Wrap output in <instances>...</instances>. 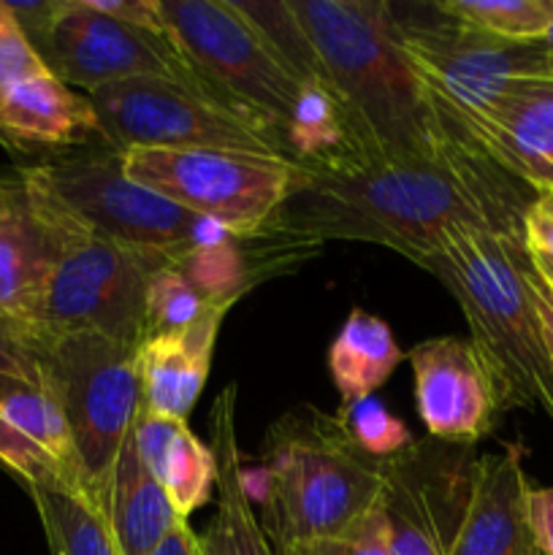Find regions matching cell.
<instances>
[{
	"mask_svg": "<svg viewBox=\"0 0 553 555\" xmlns=\"http://www.w3.org/2000/svg\"><path fill=\"white\" fill-rule=\"evenodd\" d=\"M507 171L466 144L421 160L347 173H298L271 228L304 244L366 242L426 266L461 231L524 233V201Z\"/></svg>",
	"mask_w": 553,
	"mask_h": 555,
	"instance_id": "obj_1",
	"label": "cell"
},
{
	"mask_svg": "<svg viewBox=\"0 0 553 555\" xmlns=\"http://www.w3.org/2000/svg\"><path fill=\"white\" fill-rule=\"evenodd\" d=\"M293 9L383 160H421L464 144L404 54L388 0H293Z\"/></svg>",
	"mask_w": 553,
	"mask_h": 555,
	"instance_id": "obj_2",
	"label": "cell"
},
{
	"mask_svg": "<svg viewBox=\"0 0 553 555\" xmlns=\"http://www.w3.org/2000/svg\"><path fill=\"white\" fill-rule=\"evenodd\" d=\"M385 461L363 453L336 415L301 404L269 428L255 469L239 482L271 547L331 540L380 507Z\"/></svg>",
	"mask_w": 553,
	"mask_h": 555,
	"instance_id": "obj_3",
	"label": "cell"
},
{
	"mask_svg": "<svg viewBox=\"0 0 553 555\" xmlns=\"http://www.w3.org/2000/svg\"><path fill=\"white\" fill-rule=\"evenodd\" d=\"M526 266L524 233L461 231L423 269L461 307L497 415L540 410L553 423V366Z\"/></svg>",
	"mask_w": 553,
	"mask_h": 555,
	"instance_id": "obj_4",
	"label": "cell"
},
{
	"mask_svg": "<svg viewBox=\"0 0 553 555\" xmlns=\"http://www.w3.org/2000/svg\"><path fill=\"white\" fill-rule=\"evenodd\" d=\"M20 173L36 190L57 236V258L33 336L92 331L123 345L141 347L146 339L150 276L171 263L114 242L81 222L30 166L20 168Z\"/></svg>",
	"mask_w": 553,
	"mask_h": 555,
	"instance_id": "obj_5",
	"label": "cell"
},
{
	"mask_svg": "<svg viewBox=\"0 0 553 555\" xmlns=\"http://www.w3.org/2000/svg\"><path fill=\"white\" fill-rule=\"evenodd\" d=\"M33 345L74 439L81 493L108 518L114 469L141 410L139 347L92 331L33 336Z\"/></svg>",
	"mask_w": 553,
	"mask_h": 555,
	"instance_id": "obj_6",
	"label": "cell"
},
{
	"mask_svg": "<svg viewBox=\"0 0 553 555\" xmlns=\"http://www.w3.org/2000/svg\"><path fill=\"white\" fill-rule=\"evenodd\" d=\"M401 47L432 92L450 130H464L486 117L518 85L553 76L540 41H504L453 20L437 3H390ZM466 144V141H464Z\"/></svg>",
	"mask_w": 553,
	"mask_h": 555,
	"instance_id": "obj_7",
	"label": "cell"
},
{
	"mask_svg": "<svg viewBox=\"0 0 553 555\" xmlns=\"http://www.w3.org/2000/svg\"><path fill=\"white\" fill-rule=\"evenodd\" d=\"M112 150H242L287 155L274 125L198 87L157 76L114 81L87 92Z\"/></svg>",
	"mask_w": 553,
	"mask_h": 555,
	"instance_id": "obj_8",
	"label": "cell"
},
{
	"mask_svg": "<svg viewBox=\"0 0 553 555\" xmlns=\"http://www.w3.org/2000/svg\"><path fill=\"white\" fill-rule=\"evenodd\" d=\"M119 155L133 182L233 236L266 231L301 173L291 157L242 150H125Z\"/></svg>",
	"mask_w": 553,
	"mask_h": 555,
	"instance_id": "obj_9",
	"label": "cell"
},
{
	"mask_svg": "<svg viewBox=\"0 0 553 555\" xmlns=\"http://www.w3.org/2000/svg\"><path fill=\"white\" fill-rule=\"evenodd\" d=\"M163 20L215 95L285 139L301 81L231 0H160Z\"/></svg>",
	"mask_w": 553,
	"mask_h": 555,
	"instance_id": "obj_10",
	"label": "cell"
},
{
	"mask_svg": "<svg viewBox=\"0 0 553 555\" xmlns=\"http://www.w3.org/2000/svg\"><path fill=\"white\" fill-rule=\"evenodd\" d=\"M36 177L90 228L177 266L198 238L204 217L133 182L108 146L30 166Z\"/></svg>",
	"mask_w": 553,
	"mask_h": 555,
	"instance_id": "obj_11",
	"label": "cell"
},
{
	"mask_svg": "<svg viewBox=\"0 0 553 555\" xmlns=\"http://www.w3.org/2000/svg\"><path fill=\"white\" fill-rule=\"evenodd\" d=\"M36 52L60 81L85 92L139 76L173 79L211 92L171 30H146L119 22L101 14L92 0H60Z\"/></svg>",
	"mask_w": 553,
	"mask_h": 555,
	"instance_id": "obj_12",
	"label": "cell"
},
{
	"mask_svg": "<svg viewBox=\"0 0 553 555\" xmlns=\"http://www.w3.org/2000/svg\"><path fill=\"white\" fill-rule=\"evenodd\" d=\"M475 448L426 437L385 459L388 555H450L475 482Z\"/></svg>",
	"mask_w": 553,
	"mask_h": 555,
	"instance_id": "obj_13",
	"label": "cell"
},
{
	"mask_svg": "<svg viewBox=\"0 0 553 555\" xmlns=\"http://www.w3.org/2000/svg\"><path fill=\"white\" fill-rule=\"evenodd\" d=\"M410 366L417 415L428 437L475 448L493 431L499 415L470 339L434 336L417 341L410 350Z\"/></svg>",
	"mask_w": 553,
	"mask_h": 555,
	"instance_id": "obj_14",
	"label": "cell"
},
{
	"mask_svg": "<svg viewBox=\"0 0 553 555\" xmlns=\"http://www.w3.org/2000/svg\"><path fill=\"white\" fill-rule=\"evenodd\" d=\"M0 472L25 491L49 486L81 493L74 439L47 385L0 374Z\"/></svg>",
	"mask_w": 553,
	"mask_h": 555,
	"instance_id": "obj_15",
	"label": "cell"
},
{
	"mask_svg": "<svg viewBox=\"0 0 553 555\" xmlns=\"http://www.w3.org/2000/svg\"><path fill=\"white\" fill-rule=\"evenodd\" d=\"M57 236L20 171L0 177V314L36 334Z\"/></svg>",
	"mask_w": 553,
	"mask_h": 555,
	"instance_id": "obj_16",
	"label": "cell"
},
{
	"mask_svg": "<svg viewBox=\"0 0 553 555\" xmlns=\"http://www.w3.org/2000/svg\"><path fill=\"white\" fill-rule=\"evenodd\" d=\"M524 455L520 444L477 455L470 504L450 555H540L526 518L531 486Z\"/></svg>",
	"mask_w": 553,
	"mask_h": 555,
	"instance_id": "obj_17",
	"label": "cell"
},
{
	"mask_svg": "<svg viewBox=\"0 0 553 555\" xmlns=\"http://www.w3.org/2000/svg\"><path fill=\"white\" fill-rule=\"evenodd\" d=\"M101 139V119L87 92L52 70L33 74L0 92V144L20 152L74 150Z\"/></svg>",
	"mask_w": 553,
	"mask_h": 555,
	"instance_id": "obj_18",
	"label": "cell"
},
{
	"mask_svg": "<svg viewBox=\"0 0 553 555\" xmlns=\"http://www.w3.org/2000/svg\"><path fill=\"white\" fill-rule=\"evenodd\" d=\"M464 141L535 190L553 163V76L515 87L464 130Z\"/></svg>",
	"mask_w": 553,
	"mask_h": 555,
	"instance_id": "obj_19",
	"label": "cell"
},
{
	"mask_svg": "<svg viewBox=\"0 0 553 555\" xmlns=\"http://www.w3.org/2000/svg\"><path fill=\"white\" fill-rule=\"evenodd\" d=\"M233 307L236 304H211L190 328L141 341V406L146 412L188 421L209 379L220 325Z\"/></svg>",
	"mask_w": 553,
	"mask_h": 555,
	"instance_id": "obj_20",
	"label": "cell"
},
{
	"mask_svg": "<svg viewBox=\"0 0 553 555\" xmlns=\"http://www.w3.org/2000/svg\"><path fill=\"white\" fill-rule=\"evenodd\" d=\"M209 431L220 477L215 524L209 526L206 537H201V545L209 555H276L239 482L242 453L236 439V385L222 388L211 404Z\"/></svg>",
	"mask_w": 553,
	"mask_h": 555,
	"instance_id": "obj_21",
	"label": "cell"
},
{
	"mask_svg": "<svg viewBox=\"0 0 553 555\" xmlns=\"http://www.w3.org/2000/svg\"><path fill=\"white\" fill-rule=\"evenodd\" d=\"M179 524L184 520L171 507L160 482L141 464L133 437H128L108 499V526L119 555H152Z\"/></svg>",
	"mask_w": 553,
	"mask_h": 555,
	"instance_id": "obj_22",
	"label": "cell"
},
{
	"mask_svg": "<svg viewBox=\"0 0 553 555\" xmlns=\"http://www.w3.org/2000/svg\"><path fill=\"white\" fill-rule=\"evenodd\" d=\"M404 361L399 341L377 314L352 309L329 347V374L342 401L374 396Z\"/></svg>",
	"mask_w": 553,
	"mask_h": 555,
	"instance_id": "obj_23",
	"label": "cell"
},
{
	"mask_svg": "<svg viewBox=\"0 0 553 555\" xmlns=\"http://www.w3.org/2000/svg\"><path fill=\"white\" fill-rule=\"evenodd\" d=\"M52 555H119L108 518L68 488H27Z\"/></svg>",
	"mask_w": 553,
	"mask_h": 555,
	"instance_id": "obj_24",
	"label": "cell"
},
{
	"mask_svg": "<svg viewBox=\"0 0 553 555\" xmlns=\"http://www.w3.org/2000/svg\"><path fill=\"white\" fill-rule=\"evenodd\" d=\"M217 477H220V466H217L215 450L201 442L190 431L188 423H182L155 475L179 518L190 520L195 509L209 502L211 491H217Z\"/></svg>",
	"mask_w": 553,
	"mask_h": 555,
	"instance_id": "obj_25",
	"label": "cell"
},
{
	"mask_svg": "<svg viewBox=\"0 0 553 555\" xmlns=\"http://www.w3.org/2000/svg\"><path fill=\"white\" fill-rule=\"evenodd\" d=\"M231 3L258 27L260 36L274 47V52L285 60L287 68L298 76L301 85L304 81L331 85L312 38L304 30L296 9H293V0H247V3L231 0Z\"/></svg>",
	"mask_w": 553,
	"mask_h": 555,
	"instance_id": "obj_26",
	"label": "cell"
},
{
	"mask_svg": "<svg viewBox=\"0 0 553 555\" xmlns=\"http://www.w3.org/2000/svg\"><path fill=\"white\" fill-rule=\"evenodd\" d=\"M453 20L504 38L540 41L553 25V0H439Z\"/></svg>",
	"mask_w": 553,
	"mask_h": 555,
	"instance_id": "obj_27",
	"label": "cell"
},
{
	"mask_svg": "<svg viewBox=\"0 0 553 555\" xmlns=\"http://www.w3.org/2000/svg\"><path fill=\"white\" fill-rule=\"evenodd\" d=\"M209 307L177 266L157 269L146 287V339L190 328Z\"/></svg>",
	"mask_w": 553,
	"mask_h": 555,
	"instance_id": "obj_28",
	"label": "cell"
},
{
	"mask_svg": "<svg viewBox=\"0 0 553 555\" xmlns=\"http://www.w3.org/2000/svg\"><path fill=\"white\" fill-rule=\"evenodd\" d=\"M336 417L350 434L352 442L372 459L385 461L390 455H399L401 450L410 448L412 439L410 428L377 399V396H363L356 401H342Z\"/></svg>",
	"mask_w": 553,
	"mask_h": 555,
	"instance_id": "obj_29",
	"label": "cell"
},
{
	"mask_svg": "<svg viewBox=\"0 0 553 555\" xmlns=\"http://www.w3.org/2000/svg\"><path fill=\"white\" fill-rule=\"evenodd\" d=\"M276 555H388V529H385L383 509H374L347 534L298 542V545L282 547Z\"/></svg>",
	"mask_w": 553,
	"mask_h": 555,
	"instance_id": "obj_30",
	"label": "cell"
},
{
	"mask_svg": "<svg viewBox=\"0 0 553 555\" xmlns=\"http://www.w3.org/2000/svg\"><path fill=\"white\" fill-rule=\"evenodd\" d=\"M43 70L49 68L43 65L41 54L27 41L25 30L11 14L9 3L0 0V92L20 79H27V76L43 74Z\"/></svg>",
	"mask_w": 553,
	"mask_h": 555,
	"instance_id": "obj_31",
	"label": "cell"
},
{
	"mask_svg": "<svg viewBox=\"0 0 553 555\" xmlns=\"http://www.w3.org/2000/svg\"><path fill=\"white\" fill-rule=\"evenodd\" d=\"M0 374L43 385L33 334L0 314Z\"/></svg>",
	"mask_w": 553,
	"mask_h": 555,
	"instance_id": "obj_32",
	"label": "cell"
},
{
	"mask_svg": "<svg viewBox=\"0 0 553 555\" xmlns=\"http://www.w3.org/2000/svg\"><path fill=\"white\" fill-rule=\"evenodd\" d=\"M524 244L529 253L553 258V193H535L524 211Z\"/></svg>",
	"mask_w": 553,
	"mask_h": 555,
	"instance_id": "obj_33",
	"label": "cell"
},
{
	"mask_svg": "<svg viewBox=\"0 0 553 555\" xmlns=\"http://www.w3.org/2000/svg\"><path fill=\"white\" fill-rule=\"evenodd\" d=\"M101 14L114 16L128 25L146 27V30H168L166 20H163L160 0H92Z\"/></svg>",
	"mask_w": 553,
	"mask_h": 555,
	"instance_id": "obj_34",
	"label": "cell"
},
{
	"mask_svg": "<svg viewBox=\"0 0 553 555\" xmlns=\"http://www.w3.org/2000/svg\"><path fill=\"white\" fill-rule=\"evenodd\" d=\"M526 518L540 555H553V486L531 488L526 499Z\"/></svg>",
	"mask_w": 553,
	"mask_h": 555,
	"instance_id": "obj_35",
	"label": "cell"
},
{
	"mask_svg": "<svg viewBox=\"0 0 553 555\" xmlns=\"http://www.w3.org/2000/svg\"><path fill=\"white\" fill-rule=\"evenodd\" d=\"M529 255V253H526ZM526 282H529V293L531 301H535V312L537 320H540V331H542V341H545L548 358H551L553 366V287L542 280L540 274L535 271V266H526Z\"/></svg>",
	"mask_w": 553,
	"mask_h": 555,
	"instance_id": "obj_36",
	"label": "cell"
},
{
	"mask_svg": "<svg viewBox=\"0 0 553 555\" xmlns=\"http://www.w3.org/2000/svg\"><path fill=\"white\" fill-rule=\"evenodd\" d=\"M201 551H204V547H201V537L195 534V531L190 529L188 520H184V524H179L177 529L160 542V547L152 555H201Z\"/></svg>",
	"mask_w": 553,
	"mask_h": 555,
	"instance_id": "obj_37",
	"label": "cell"
},
{
	"mask_svg": "<svg viewBox=\"0 0 553 555\" xmlns=\"http://www.w3.org/2000/svg\"><path fill=\"white\" fill-rule=\"evenodd\" d=\"M529 253V249H526ZM529 263L535 266L537 274L542 276V280L548 282V285L553 287V258L551 255H542V253H529Z\"/></svg>",
	"mask_w": 553,
	"mask_h": 555,
	"instance_id": "obj_38",
	"label": "cell"
},
{
	"mask_svg": "<svg viewBox=\"0 0 553 555\" xmlns=\"http://www.w3.org/2000/svg\"><path fill=\"white\" fill-rule=\"evenodd\" d=\"M535 193H553V163L548 166V171L542 173V179H540V184L535 188Z\"/></svg>",
	"mask_w": 553,
	"mask_h": 555,
	"instance_id": "obj_39",
	"label": "cell"
},
{
	"mask_svg": "<svg viewBox=\"0 0 553 555\" xmlns=\"http://www.w3.org/2000/svg\"><path fill=\"white\" fill-rule=\"evenodd\" d=\"M542 43H545L548 57H551V65H553V25H551V30L545 33V38H542Z\"/></svg>",
	"mask_w": 553,
	"mask_h": 555,
	"instance_id": "obj_40",
	"label": "cell"
},
{
	"mask_svg": "<svg viewBox=\"0 0 553 555\" xmlns=\"http://www.w3.org/2000/svg\"><path fill=\"white\" fill-rule=\"evenodd\" d=\"M201 547H204V545H201ZM201 555H209V553H206V551H201Z\"/></svg>",
	"mask_w": 553,
	"mask_h": 555,
	"instance_id": "obj_41",
	"label": "cell"
}]
</instances>
